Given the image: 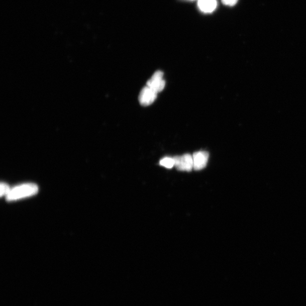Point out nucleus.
Segmentation results:
<instances>
[{
    "mask_svg": "<svg viewBox=\"0 0 306 306\" xmlns=\"http://www.w3.org/2000/svg\"><path fill=\"white\" fill-rule=\"evenodd\" d=\"M160 165L167 168H171L175 166V161L174 158L165 157L159 162Z\"/></svg>",
    "mask_w": 306,
    "mask_h": 306,
    "instance_id": "7",
    "label": "nucleus"
},
{
    "mask_svg": "<svg viewBox=\"0 0 306 306\" xmlns=\"http://www.w3.org/2000/svg\"><path fill=\"white\" fill-rule=\"evenodd\" d=\"M11 188L10 186L5 183H2L1 184V196H7L8 194L10 193Z\"/></svg>",
    "mask_w": 306,
    "mask_h": 306,
    "instance_id": "8",
    "label": "nucleus"
},
{
    "mask_svg": "<svg viewBox=\"0 0 306 306\" xmlns=\"http://www.w3.org/2000/svg\"><path fill=\"white\" fill-rule=\"evenodd\" d=\"M157 97V93L146 86L141 90L139 96L140 104L142 106H148L152 105Z\"/></svg>",
    "mask_w": 306,
    "mask_h": 306,
    "instance_id": "4",
    "label": "nucleus"
},
{
    "mask_svg": "<svg viewBox=\"0 0 306 306\" xmlns=\"http://www.w3.org/2000/svg\"><path fill=\"white\" fill-rule=\"evenodd\" d=\"M217 6L216 0H198V6L203 13H210L214 12Z\"/></svg>",
    "mask_w": 306,
    "mask_h": 306,
    "instance_id": "6",
    "label": "nucleus"
},
{
    "mask_svg": "<svg viewBox=\"0 0 306 306\" xmlns=\"http://www.w3.org/2000/svg\"><path fill=\"white\" fill-rule=\"evenodd\" d=\"M38 192L37 185L34 183H26L12 188L6 197L8 201H15L22 198L33 196Z\"/></svg>",
    "mask_w": 306,
    "mask_h": 306,
    "instance_id": "1",
    "label": "nucleus"
},
{
    "mask_svg": "<svg viewBox=\"0 0 306 306\" xmlns=\"http://www.w3.org/2000/svg\"><path fill=\"white\" fill-rule=\"evenodd\" d=\"M163 73L162 71H157L146 83V86L156 93L162 91L166 85L165 81L163 79Z\"/></svg>",
    "mask_w": 306,
    "mask_h": 306,
    "instance_id": "2",
    "label": "nucleus"
},
{
    "mask_svg": "<svg viewBox=\"0 0 306 306\" xmlns=\"http://www.w3.org/2000/svg\"><path fill=\"white\" fill-rule=\"evenodd\" d=\"M238 0H222V2L225 5L228 6H234L237 3Z\"/></svg>",
    "mask_w": 306,
    "mask_h": 306,
    "instance_id": "9",
    "label": "nucleus"
},
{
    "mask_svg": "<svg viewBox=\"0 0 306 306\" xmlns=\"http://www.w3.org/2000/svg\"><path fill=\"white\" fill-rule=\"evenodd\" d=\"M175 167L177 170L182 171H190L193 168V157L189 154H184L182 156L174 158Z\"/></svg>",
    "mask_w": 306,
    "mask_h": 306,
    "instance_id": "3",
    "label": "nucleus"
},
{
    "mask_svg": "<svg viewBox=\"0 0 306 306\" xmlns=\"http://www.w3.org/2000/svg\"><path fill=\"white\" fill-rule=\"evenodd\" d=\"M193 160V169L201 170L207 165L209 153L206 151H199L194 153L192 156Z\"/></svg>",
    "mask_w": 306,
    "mask_h": 306,
    "instance_id": "5",
    "label": "nucleus"
}]
</instances>
